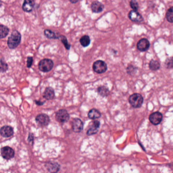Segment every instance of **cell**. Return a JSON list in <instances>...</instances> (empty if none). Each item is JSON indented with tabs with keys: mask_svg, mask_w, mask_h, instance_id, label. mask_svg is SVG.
<instances>
[{
	"mask_svg": "<svg viewBox=\"0 0 173 173\" xmlns=\"http://www.w3.org/2000/svg\"><path fill=\"white\" fill-rule=\"evenodd\" d=\"M173 7L171 8L167 11L166 14V18L168 22L172 23L173 22Z\"/></svg>",
	"mask_w": 173,
	"mask_h": 173,
	"instance_id": "d4e9b609",
	"label": "cell"
},
{
	"mask_svg": "<svg viewBox=\"0 0 173 173\" xmlns=\"http://www.w3.org/2000/svg\"><path fill=\"white\" fill-rule=\"evenodd\" d=\"M28 142H34V136L32 134H30L28 138Z\"/></svg>",
	"mask_w": 173,
	"mask_h": 173,
	"instance_id": "f546056e",
	"label": "cell"
},
{
	"mask_svg": "<svg viewBox=\"0 0 173 173\" xmlns=\"http://www.w3.org/2000/svg\"><path fill=\"white\" fill-rule=\"evenodd\" d=\"M55 118L60 123H65L69 120L70 115L66 110H59L56 112Z\"/></svg>",
	"mask_w": 173,
	"mask_h": 173,
	"instance_id": "5b68a950",
	"label": "cell"
},
{
	"mask_svg": "<svg viewBox=\"0 0 173 173\" xmlns=\"http://www.w3.org/2000/svg\"><path fill=\"white\" fill-rule=\"evenodd\" d=\"M35 102H36V104L38 105H40V106L43 105V104L44 103V102L42 103V102H39V101H35Z\"/></svg>",
	"mask_w": 173,
	"mask_h": 173,
	"instance_id": "1f68e13d",
	"label": "cell"
},
{
	"mask_svg": "<svg viewBox=\"0 0 173 173\" xmlns=\"http://www.w3.org/2000/svg\"><path fill=\"white\" fill-rule=\"evenodd\" d=\"M162 119V115L159 112H155L149 116L150 121L154 125H159Z\"/></svg>",
	"mask_w": 173,
	"mask_h": 173,
	"instance_id": "8fae6325",
	"label": "cell"
},
{
	"mask_svg": "<svg viewBox=\"0 0 173 173\" xmlns=\"http://www.w3.org/2000/svg\"><path fill=\"white\" fill-rule=\"evenodd\" d=\"M1 154L4 159L9 160L14 157L15 152L12 148L9 146H5L1 148Z\"/></svg>",
	"mask_w": 173,
	"mask_h": 173,
	"instance_id": "8992f818",
	"label": "cell"
},
{
	"mask_svg": "<svg viewBox=\"0 0 173 173\" xmlns=\"http://www.w3.org/2000/svg\"><path fill=\"white\" fill-rule=\"evenodd\" d=\"M1 65H0V72H5L8 69V65L5 62L3 58H2L0 61Z\"/></svg>",
	"mask_w": 173,
	"mask_h": 173,
	"instance_id": "484cf974",
	"label": "cell"
},
{
	"mask_svg": "<svg viewBox=\"0 0 173 173\" xmlns=\"http://www.w3.org/2000/svg\"><path fill=\"white\" fill-rule=\"evenodd\" d=\"M101 116V114L98 110L92 109L88 113V117L92 120L98 118Z\"/></svg>",
	"mask_w": 173,
	"mask_h": 173,
	"instance_id": "ac0fdd59",
	"label": "cell"
},
{
	"mask_svg": "<svg viewBox=\"0 0 173 173\" xmlns=\"http://www.w3.org/2000/svg\"><path fill=\"white\" fill-rule=\"evenodd\" d=\"M2 6V1H1V0H0V7H1Z\"/></svg>",
	"mask_w": 173,
	"mask_h": 173,
	"instance_id": "d6a6232c",
	"label": "cell"
},
{
	"mask_svg": "<svg viewBox=\"0 0 173 173\" xmlns=\"http://www.w3.org/2000/svg\"><path fill=\"white\" fill-rule=\"evenodd\" d=\"M9 30L5 25H0V39H3L8 35Z\"/></svg>",
	"mask_w": 173,
	"mask_h": 173,
	"instance_id": "44dd1931",
	"label": "cell"
},
{
	"mask_svg": "<svg viewBox=\"0 0 173 173\" xmlns=\"http://www.w3.org/2000/svg\"><path fill=\"white\" fill-rule=\"evenodd\" d=\"M98 92L101 97H106L109 94V90L106 86H100L98 89Z\"/></svg>",
	"mask_w": 173,
	"mask_h": 173,
	"instance_id": "7402d4cb",
	"label": "cell"
},
{
	"mask_svg": "<svg viewBox=\"0 0 173 173\" xmlns=\"http://www.w3.org/2000/svg\"><path fill=\"white\" fill-rule=\"evenodd\" d=\"M91 8L93 12L98 13L103 11V10L104 9V6L101 2L95 1L91 4Z\"/></svg>",
	"mask_w": 173,
	"mask_h": 173,
	"instance_id": "2e32d148",
	"label": "cell"
},
{
	"mask_svg": "<svg viewBox=\"0 0 173 173\" xmlns=\"http://www.w3.org/2000/svg\"><path fill=\"white\" fill-rule=\"evenodd\" d=\"M69 1L72 4H75L79 1V0H69Z\"/></svg>",
	"mask_w": 173,
	"mask_h": 173,
	"instance_id": "4dcf8cb0",
	"label": "cell"
},
{
	"mask_svg": "<svg viewBox=\"0 0 173 173\" xmlns=\"http://www.w3.org/2000/svg\"><path fill=\"white\" fill-rule=\"evenodd\" d=\"M80 43L83 47H87L91 43V39L89 36L85 35L81 38L80 39Z\"/></svg>",
	"mask_w": 173,
	"mask_h": 173,
	"instance_id": "ffe728a7",
	"label": "cell"
},
{
	"mask_svg": "<svg viewBox=\"0 0 173 173\" xmlns=\"http://www.w3.org/2000/svg\"><path fill=\"white\" fill-rule=\"evenodd\" d=\"M100 122L98 120H95L92 122V125L87 131L88 136H91L98 132V128H100Z\"/></svg>",
	"mask_w": 173,
	"mask_h": 173,
	"instance_id": "9a60e30c",
	"label": "cell"
},
{
	"mask_svg": "<svg viewBox=\"0 0 173 173\" xmlns=\"http://www.w3.org/2000/svg\"><path fill=\"white\" fill-rule=\"evenodd\" d=\"M44 35L47 38L50 39H58L59 36V35L56 34V33L49 30H45Z\"/></svg>",
	"mask_w": 173,
	"mask_h": 173,
	"instance_id": "d6986e66",
	"label": "cell"
},
{
	"mask_svg": "<svg viewBox=\"0 0 173 173\" xmlns=\"http://www.w3.org/2000/svg\"><path fill=\"white\" fill-rule=\"evenodd\" d=\"M129 103L133 107L135 108H138L141 107L143 103V98L140 94H135L131 95L129 97Z\"/></svg>",
	"mask_w": 173,
	"mask_h": 173,
	"instance_id": "7a4b0ae2",
	"label": "cell"
},
{
	"mask_svg": "<svg viewBox=\"0 0 173 173\" xmlns=\"http://www.w3.org/2000/svg\"><path fill=\"white\" fill-rule=\"evenodd\" d=\"M35 3L34 0H24L22 5V10L26 12H30L33 10Z\"/></svg>",
	"mask_w": 173,
	"mask_h": 173,
	"instance_id": "5bb4252c",
	"label": "cell"
},
{
	"mask_svg": "<svg viewBox=\"0 0 173 173\" xmlns=\"http://www.w3.org/2000/svg\"><path fill=\"white\" fill-rule=\"evenodd\" d=\"M72 129L75 133H80L83 129V123L81 119H74L72 122Z\"/></svg>",
	"mask_w": 173,
	"mask_h": 173,
	"instance_id": "30bf717a",
	"label": "cell"
},
{
	"mask_svg": "<svg viewBox=\"0 0 173 173\" xmlns=\"http://www.w3.org/2000/svg\"><path fill=\"white\" fill-rule=\"evenodd\" d=\"M137 48L141 52H145L148 50L150 47V42L145 38L141 39L137 43Z\"/></svg>",
	"mask_w": 173,
	"mask_h": 173,
	"instance_id": "4fadbf2b",
	"label": "cell"
},
{
	"mask_svg": "<svg viewBox=\"0 0 173 173\" xmlns=\"http://www.w3.org/2000/svg\"><path fill=\"white\" fill-rule=\"evenodd\" d=\"M33 58L32 57H28L27 58V67L31 68L33 64Z\"/></svg>",
	"mask_w": 173,
	"mask_h": 173,
	"instance_id": "83f0119b",
	"label": "cell"
},
{
	"mask_svg": "<svg viewBox=\"0 0 173 173\" xmlns=\"http://www.w3.org/2000/svg\"><path fill=\"white\" fill-rule=\"evenodd\" d=\"M53 62L51 59L44 58L39 62V69L41 71L43 72H49L53 67Z\"/></svg>",
	"mask_w": 173,
	"mask_h": 173,
	"instance_id": "3957f363",
	"label": "cell"
},
{
	"mask_svg": "<svg viewBox=\"0 0 173 173\" xmlns=\"http://www.w3.org/2000/svg\"><path fill=\"white\" fill-rule=\"evenodd\" d=\"M22 36L17 30H14L8 39L7 44L9 48L15 49L18 46L21 42Z\"/></svg>",
	"mask_w": 173,
	"mask_h": 173,
	"instance_id": "6da1fadb",
	"label": "cell"
},
{
	"mask_svg": "<svg viewBox=\"0 0 173 173\" xmlns=\"http://www.w3.org/2000/svg\"><path fill=\"white\" fill-rule=\"evenodd\" d=\"M58 39L62 41L65 46V47L67 50H69L70 49L71 45L68 42L67 39L65 36H63V35H59Z\"/></svg>",
	"mask_w": 173,
	"mask_h": 173,
	"instance_id": "cb8c5ba5",
	"label": "cell"
},
{
	"mask_svg": "<svg viewBox=\"0 0 173 173\" xmlns=\"http://www.w3.org/2000/svg\"><path fill=\"white\" fill-rule=\"evenodd\" d=\"M130 6L133 10L138 11L139 8V5L136 0H131V1L130 2Z\"/></svg>",
	"mask_w": 173,
	"mask_h": 173,
	"instance_id": "4316f807",
	"label": "cell"
},
{
	"mask_svg": "<svg viewBox=\"0 0 173 173\" xmlns=\"http://www.w3.org/2000/svg\"><path fill=\"white\" fill-rule=\"evenodd\" d=\"M0 134L3 137H10L14 134L13 128L11 126L5 125L2 127L0 129Z\"/></svg>",
	"mask_w": 173,
	"mask_h": 173,
	"instance_id": "7c38bea8",
	"label": "cell"
},
{
	"mask_svg": "<svg viewBox=\"0 0 173 173\" xmlns=\"http://www.w3.org/2000/svg\"><path fill=\"white\" fill-rule=\"evenodd\" d=\"M47 171L50 173H57L60 170V165L58 162L49 161L46 163L45 165Z\"/></svg>",
	"mask_w": 173,
	"mask_h": 173,
	"instance_id": "ba28073f",
	"label": "cell"
},
{
	"mask_svg": "<svg viewBox=\"0 0 173 173\" xmlns=\"http://www.w3.org/2000/svg\"><path fill=\"white\" fill-rule=\"evenodd\" d=\"M128 17L130 20L134 22H142L144 20L142 16L137 11L131 10L128 14Z\"/></svg>",
	"mask_w": 173,
	"mask_h": 173,
	"instance_id": "9c48e42d",
	"label": "cell"
},
{
	"mask_svg": "<svg viewBox=\"0 0 173 173\" xmlns=\"http://www.w3.org/2000/svg\"><path fill=\"white\" fill-rule=\"evenodd\" d=\"M93 70L97 73H104L107 70V65L104 61L98 60L94 62Z\"/></svg>",
	"mask_w": 173,
	"mask_h": 173,
	"instance_id": "277c9868",
	"label": "cell"
},
{
	"mask_svg": "<svg viewBox=\"0 0 173 173\" xmlns=\"http://www.w3.org/2000/svg\"><path fill=\"white\" fill-rule=\"evenodd\" d=\"M36 122L42 126H47L49 123L50 119L45 114H39L36 117Z\"/></svg>",
	"mask_w": 173,
	"mask_h": 173,
	"instance_id": "52a82bcc",
	"label": "cell"
},
{
	"mask_svg": "<svg viewBox=\"0 0 173 173\" xmlns=\"http://www.w3.org/2000/svg\"><path fill=\"white\" fill-rule=\"evenodd\" d=\"M166 65L168 68H171L173 67V61H172V58H171L170 59H168V61H167L166 62Z\"/></svg>",
	"mask_w": 173,
	"mask_h": 173,
	"instance_id": "f1b7e54d",
	"label": "cell"
},
{
	"mask_svg": "<svg viewBox=\"0 0 173 173\" xmlns=\"http://www.w3.org/2000/svg\"><path fill=\"white\" fill-rule=\"evenodd\" d=\"M55 97V91L50 87L46 88L44 94V98L48 100H52Z\"/></svg>",
	"mask_w": 173,
	"mask_h": 173,
	"instance_id": "e0dca14e",
	"label": "cell"
},
{
	"mask_svg": "<svg viewBox=\"0 0 173 173\" xmlns=\"http://www.w3.org/2000/svg\"><path fill=\"white\" fill-rule=\"evenodd\" d=\"M161 65L158 61L151 60L149 63V68L150 70L152 71H157L160 68Z\"/></svg>",
	"mask_w": 173,
	"mask_h": 173,
	"instance_id": "603a6c76",
	"label": "cell"
}]
</instances>
